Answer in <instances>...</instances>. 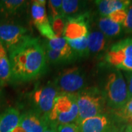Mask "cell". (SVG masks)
<instances>
[{
  "instance_id": "1",
  "label": "cell",
  "mask_w": 132,
  "mask_h": 132,
  "mask_svg": "<svg viewBox=\"0 0 132 132\" xmlns=\"http://www.w3.org/2000/svg\"><path fill=\"white\" fill-rule=\"evenodd\" d=\"M11 81L28 82L42 76L47 68L43 43L38 38L28 36L18 46L8 52Z\"/></svg>"
},
{
  "instance_id": "2",
  "label": "cell",
  "mask_w": 132,
  "mask_h": 132,
  "mask_svg": "<svg viewBox=\"0 0 132 132\" xmlns=\"http://www.w3.org/2000/svg\"><path fill=\"white\" fill-rule=\"evenodd\" d=\"M77 118L76 95L59 93L47 117L49 127L57 128L60 125L75 123Z\"/></svg>"
},
{
  "instance_id": "3",
  "label": "cell",
  "mask_w": 132,
  "mask_h": 132,
  "mask_svg": "<svg viewBox=\"0 0 132 132\" xmlns=\"http://www.w3.org/2000/svg\"><path fill=\"white\" fill-rule=\"evenodd\" d=\"M76 95L78 118L76 124L79 125L86 119L104 113L106 101L103 91L98 87L85 88Z\"/></svg>"
},
{
  "instance_id": "4",
  "label": "cell",
  "mask_w": 132,
  "mask_h": 132,
  "mask_svg": "<svg viewBox=\"0 0 132 132\" xmlns=\"http://www.w3.org/2000/svg\"><path fill=\"white\" fill-rule=\"evenodd\" d=\"M106 105L114 111L123 107L129 100L126 81L122 72L114 70L109 73L103 91Z\"/></svg>"
},
{
  "instance_id": "5",
  "label": "cell",
  "mask_w": 132,
  "mask_h": 132,
  "mask_svg": "<svg viewBox=\"0 0 132 132\" xmlns=\"http://www.w3.org/2000/svg\"><path fill=\"white\" fill-rule=\"evenodd\" d=\"M105 61L116 70L132 71V38H125L113 44L106 53Z\"/></svg>"
},
{
  "instance_id": "6",
  "label": "cell",
  "mask_w": 132,
  "mask_h": 132,
  "mask_svg": "<svg viewBox=\"0 0 132 132\" xmlns=\"http://www.w3.org/2000/svg\"><path fill=\"white\" fill-rule=\"evenodd\" d=\"M53 84L59 93L77 94L85 88V73L79 67L68 68L57 75Z\"/></svg>"
},
{
  "instance_id": "7",
  "label": "cell",
  "mask_w": 132,
  "mask_h": 132,
  "mask_svg": "<svg viewBox=\"0 0 132 132\" xmlns=\"http://www.w3.org/2000/svg\"><path fill=\"white\" fill-rule=\"evenodd\" d=\"M58 93L59 92L53 82L36 86L29 95L30 103L32 106V109L47 118L53 108Z\"/></svg>"
},
{
  "instance_id": "8",
  "label": "cell",
  "mask_w": 132,
  "mask_h": 132,
  "mask_svg": "<svg viewBox=\"0 0 132 132\" xmlns=\"http://www.w3.org/2000/svg\"><path fill=\"white\" fill-rule=\"evenodd\" d=\"M30 35L23 25L8 20H0V42L7 52L18 46Z\"/></svg>"
},
{
  "instance_id": "9",
  "label": "cell",
  "mask_w": 132,
  "mask_h": 132,
  "mask_svg": "<svg viewBox=\"0 0 132 132\" xmlns=\"http://www.w3.org/2000/svg\"><path fill=\"white\" fill-rule=\"evenodd\" d=\"M90 16V12L85 11L81 14L67 18L64 38L66 40L87 38L89 34Z\"/></svg>"
},
{
  "instance_id": "10",
  "label": "cell",
  "mask_w": 132,
  "mask_h": 132,
  "mask_svg": "<svg viewBox=\"0 0 132 132\" xmlns=\"http://www.w3.org/2000/svg\"><path fill=\"white\" fill-rule=\"evenodd\" d=\"M19 126L26 132H43L49 124L46 117L30 109L21 114Z\"/></svg>"
},
{
  "instance_id": "11",
  "label": "cell",
  "mask_w": 132,
  "mask_h": 132,
  "mask_svg": "<svg viewBox=\"0 0 132 132\" xmlns=\"http://www.w3.org/2000/svg\"><path fill=\"white\" fill-rule=\"evenodd\" d=\"M77 126L81 132H111L114 120L110 114L103 113L86 119Z\"/></svg>"
},
{
  "instance_id": "12",
  "label": "cell",
  "mask_w": 132,
  "mask_h": 132,
  "mask_svg": "<svg viewBox=\"0 0 132 132\" xmlns=\"http://www.w3.org/2000/svg\"><path fill=\"white\" fill-rule=\"evenodd\" d=\"M28 2L24 0L0 1V16L4 19L21 15L27 10Z\"/></svg>"
},
{
  "instance_id": "13",
  "label": "cell",
  "mask_w": 132,
  "mask_h": 132,
  "mask_svg": "<svg viewBox=\"0 0 132 132\" xmlns=\"http://www.w3.org/2000/svg\"><path fill=\"white\" fill-rule=\"evenodd\" d=\"M21 113L18 109L8 107L0 112V132H13L19 126Z\"/></svg>"
},
{
  "instance_id": "14",
  "label": "cell",
  "mask_w": 132,
  "mask_h": 132,
  "mask_svg": "<svg viewBox=\"0 0 132 132\" xmlns=\"http://www.w3.org/2000/svg\"><path fill=\"white\" fill-rule=\"evenodd\" d=\"M89 54H97L105 51L108 46V39L99 29L89 32L87 37Z\"/></svg>"
},
{
  "instance_id": "15",
  "label": "cell",
  "mask_w": 132,
  "mask_h": 132,
  "mask_svg": "<svg viewBox=\"0 0 132 132\" xmlns=\"http://www.w3.org/2000/svg\"><path fill=\"white\" fill-rule=\"evenodd\" d=\"M46 5V1L44 0H36L33 1L32 3L30 8L31 17L32 19L33 24L36 27V28L50 24L48 18Z\"/></svg>"
},
{
  "instance_id": "16",
  "label": "cell",
  "mask_w": 132,
  "mask_h": 132,
  "mask_svg": "<svg viewBox=\"0 0 132 132\" xmlns=\"http://www.w3.org/2000/svg\"><path fill=\"white\" fill-rule=\"evenodd\" d=\"M131 1L129 0H98L95 1L101 17H107L118 10L126 9Z\"/></svg>"
},
{
  "instance_id": "17",
  "label": "cell",
  "mask_w": 132,
  "mask_h": 132,
  "mask_svg": "<svg viewBox=\"0 0 132 132\" xmlns=\"http://www.w3.org/2000/svg\"><path fill=\"white\" fill-rule=\"evenodd\" d=\"M43 46L46 52L47 62L53 65L65 64L74 61L77 58L75 52L73 50L71 52H57L52 50L43 43Z\"/></svg>"
},
{
  "instance_id": "18",
  "label": "cell",
  "mask_w": 132,
  "mask_h": 132,
  "mask_svg": "<svg viewBox=\"0 0 132 132\" xmlns=\"http://www.w3.org/2000/svg\"><path fill=\"white\" fill-rule=\"evenodd\" d=\"M98 29L107 38L119 36L123 31L122 24L112 21L107 17H100L98 21Z\"/></svg>"
},
{
  "instance_id": "19",
  "label": "cell",
  "mask_w": 132,
  "mask_h": 132,
  "mask_svg": "<svg viewBox=\"0 0 132 132\" xmlns=\"http://www.w3.org/2000/svg\"><path fill=\"white\" fill-rule=\"evenodd\" d=\"M11 81V71L8 52L0 42V83L2 87Z\"/></svg>"
},
{
  "instance_id": "20",
  "label": "cell",
  "mask_w": 132,
  "mask_h": 132,
  "mask_svg": "<svg viewBox=\"0 0 132 132\" xmlns=\"http://www.w3.org/2000/svg\"><path fill=\"white\" fill-rule=\"evenodd\" d=\"M87 2L79 0H62V15L64 18L75 16L85 12Z\"/></svg>"
},
{
  "instance_id": "21",
  "label": "cell",
  "mask_w": 132,
  "mask_h": 132,
  "mask_svg": "<svg viewBox=\"0 0 132 132\" xmlns=\"http://www.w3.org/2000/svg\"><path fill=\"white\" fill-rule=\"evenodd\" d=\"M113 115L120 123L132 125V98L129 99L123 107L112 111Z\"/></svg>"
},
{
  "instance_id": "22",
  "label": "cell",
  "mask_w": 132,
  "mask_h": 132,
  "mask_svg": "<svg viewBox=\"0 0 132 132\" xmlns=\"http://www.w3.org/2000/svg\"><path fill=\"white\" fill-rule=\"evenodd\" d=\"M72 50L75 52L77 57H87L88 56V46L87 38L77 39V40H66Z\"/></svg>"
},
{
  "instance_id": "23",
  "label": "cell",
  "mask_w": 132,
  "mask_h": 132,
  "mask_svg": "<svg viewBox=\"0 0 132 132\" xmlns=\"http://www.w3.org/2000/svg\"><path fill=\"white\" fill-rule=\"evenodd\" d=\"M44 44L50 48L52 50L57 51V52H71L72 48L70 47L66 39L64 37H55L51 40H46Z\"/></svg>"
},
{
  "instance_id": "24",
  "label": "cell",
  "mask_w": 132,
  "mask_h": 132,
  "mask_svg": "<svg viewBox=\"0 0 132 132\" xmlns=\"http://www.w3.org/2000/svg\"><path fill=\"white\" fill-rule=\"evenodd\" d=\"M47 2V14L49 22H50L54 19L62 15V0H50V1H48Z\"/></svg>"
},
{
  "instance_id": "25",
  "label": "cell",
  "mask_w": 132,
  "mask_h": 132,
  "mask_svg": "<svg viewBox=\"0 0 132 132\" xmlns=\"http://www.w3.org/2000/svg\"><path fill=\"white\" fill-rule=\"evenodd\" d=\"M52 30L57 37H64V32L65 28L66 19L63 16H58L50 21Z\"/></svg>"
},
{
  "instance_id": "26",
  "label": "cell",
  "mask_w": 132,
  "mask_h": 132,
  "mask_svg": "<svg viewBox=\"0 0 132 132\" xmlns=\"http://www.w3.org/2000/svg\"><path fill=\"white\" fill-rule=\"evenodd\" d=\"M124 32L126 34L132 33V1L126 8V17L122 24Z\"/></svg>"
},
{
  "instance_id": "27",
  "label": "cell",
  "mask_w": 132,
  "mask_h": 132,
  "mask_svg": "<svg viewBox=\"0 0 132 132\" xmlns=\"http://www.w3.org/2000/svg\"><path fill=\"white\" fill-rule=\"evenodd\" d=\"M126 17V9L118 10L110 13L107 18L112 20V21L120 24H123Z\"/></svg>"
},
{
  "instance_id": "28",
  "label": "cell",
  "mask_w": 132,
  "mask_h": 132,
  "mask_svg": "<svg viewBox=\"0 0 132 132\" xmlns=\"http://www.w3.org/2000/svg\"><path fill=\"white\" fill-rule=\"evenodd\" d=\"M56 129L57 132H81L79 128L76 123L60 125Z\"/></svg>"
},
{
  "instance_id": "29",
  "label": "cell",
  "mask_w": 132,
  "mask_h": 132,
  "mask_svg": "<svg viewBox=\"0 0 132 132\" xmlns=\"http://www.w3.org/2000/svg\"><path fill=\"white\" fill-rule=\"evenodd\" d=\"M124 78L126 81L128 89V98H132V71H127L124 72L123 73Z\"/></svg>"
},
{
  "instance_id": "30",
  "label": "cell",
  "mask_w": 132,
  "mask_h": 132,
  "mask_svg": "<svg viewBox=\"0 0 132 132\" xmlns=\"http://www.w3.org/2000/svg\"><path fill=\"white\" fill-rule=\"evenodd\" d=\"M126 124H120V125H114L112 128L111 132H124L125 127Z\"/></svg>"
},
{
  "instance_id": "31",
  "label": "cell",
  "mask_w": 132,
  "mask_h": 132,
  "mask_svg": "<svg viewBox=\"0 0 132 132\" xmlns=\"http://www.w3.org/2000/svg\"><path fill=\"white\" fill-rule=\"evenodd\" d=\"M124 132H132V125L131 124H126Z\"/></svg>"
},
{
  "instance_id": "32",
  "label": "cell",
  "mask_w": 132,
  "mask_h": 132,
  "mask_svg": "<svg viewBox=\"0 0 132 132\" xmlns=\"http://www.w3.org/2000/svg\"><path fill=\"white\" fill-rule=\"evenodd\" d=\"M4 98H5V97L3 95V92H2V90H0V107L4 103Z\"/></svg>"
},
{
  "instance_id": "33",
  "label": "cell",
  "mask_w": 132,
  "mask_h": 132,
  "mask_svg": "<svg viewBox=\"0 0 132 132\" xmlns=\"http://www.w3.org/2000/svg\"><path fill=\"white\" fill-rule=\"evenodd\" d=\"M43 132H57V129L56 128H54L52 127H48V128H46L45 131Z\"/></svg>"
},
{
  "instance_id": "34",
  "label": "cell",
  "mask_w": 132,
  "mask_h": 132,
  "mask_svg": "<svg viewBox=\"0 0 132 132\" xmlns=\"http://www.w3.org/2000/svg\"><path fill=\"white\" fill-rule=\"evenodd\" d=\"M13 132H26L24 131L22 128H21L20 126H18L16 128H15L14 130L13 131Z\"/></svg>"
},
{
  "instance_id": "35",
  "label": "cell",
  "mask_w": 132,
  "mask_h": 132,
  "mask_svg": "<svg viewBox=\"0 0 132 132\" xmlns=\"http://www.w3.org/2000/svg\"><path fill=\"white\" fill-rule=\"evenodd\" d=\"M2 87V85H1V83H0V87Z\"/></svg>"
}]
</instances>
